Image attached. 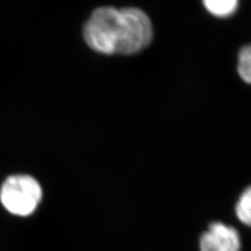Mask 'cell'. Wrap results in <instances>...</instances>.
<instances>
[{"label":"cell","instance_id":"3957f363","mask_svg":"<svg viewBox=\"0 0 251 251\" xmlns=\"http://www.w3.org/2000/svg\"><path fill=\"white\" fill-rule=\"evenodd\" d=\"M238 230L221 222H214L200 238V251H241Z\"/></svg>","mask_w":251,"mask_h":251},{"label":"cell","instance_id":"8992f818","mask_svg":"<svg viewBox=\"0 0 251 251\" xmlns=\"http://www.w3.org/2000/svg\"><path fill=\"white\" fill-rule=\"evenodd\" d=\"M238 74L243 81L251 85V44L243 46L239 52Z\"/></svg>","mask_w":251,"mask_h":251},{"label":"cell","instance_id":"6da1fadb","mask_svg":"<svg viewBox=\"0 0 251 251\" xmlns=\"http://www.w3.org/2000/svg\"><path fill=\"white\" fill-rule=\"evenodd\" d=\"M83 36L91 50L103 54H134L151 43L153 26L138 7L100 6L86 21Z\"/></svg>","mask_w":251,"mask_h":251},{"label":"cell","instance_id":"7a4b0ae2","mask_svg":"<svg viewBox=\"0 0 251 251\" xmlns=\"http://www.w3.org/2000/svg\"><path fill=\"white\" fill-rule=\"evenodd\" d=\"M42 187L29 175H12L0 188V201L9 213L27 217L37 209L42 200Z\"/></svg>","mask_w":251,"mask_h":251},{"label":"cell","instance_id":"277c9868","mask_svg":"<svg viewBox=\"0 0 251 251\" xmlns=\"http://www.w3.org/2000/svg\"><path fill=\"white\" fill-rule=\"evenodd\" d=\"M205 9L220 18L230 17L238 9L239 0H203Z\"/></svg>","mask_w":251,"mask_h":251},{"label":"cell","instance_id":"5b68a950","mask_svg":"<svg viewBox=\"0 0 251 251\" xmlns=\"http://www.w3.org/2000/svg\"><path fill=\"white\" fill-rule=\"evenodd\" d=\"M235 214L243 224L251 228V185L240 196L235 205Z\"/></svg>","mask_w":251,"mask_h":251}]
</instances>
